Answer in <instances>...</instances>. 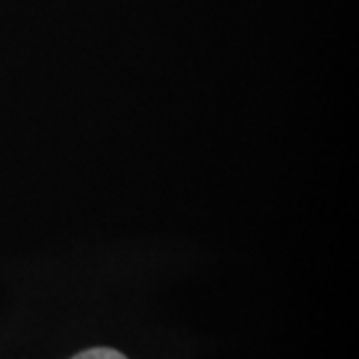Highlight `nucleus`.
<instances>
[{
	"label": "nucleus",
	"mask_w": 359,
	"mask_h": 359,
	"mask_svg": "<svg viewBox=\"0 0 359 359\" xmlns=\"http://www.w3.org/2000/svg\"><path fill=\"white\" fill-rule=\"evenodd\" d=\"M72 359H126L120 351L110 349V347H96V349H88L84 353H78L76 358Z\"/></svg>",
	"instance_id": "1"
}]
</instances>
